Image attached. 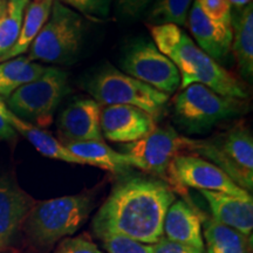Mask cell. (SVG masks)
Masks as SVG:
<instances>
[{"instance_id": "obj_13", "label": "cell", "mask_w": 253, "mask_h": 253, "mask_svg": "<svg viewBox=\"0 0 253 253\" xmlns=\"http://www.w3.org/2000/svg\"><path fill=\"white\" fill-rule=\"evenodd\" d=\"M36 203L13 176L0 175V250L11 244Z\"/></svg>"}, {"instance_id": "obj_1", "label": "cell", "mask_w": 253, "mask_h": 253, "mask_svg": "<svg viewBox=\"0 0 253 253\" xmlns=\"http://www.w3.org/2000/svg\"><path fill=\"white\" fill-rule=\"evenodd\" d=\"M175 201L176 192L161 179H125L114 188L97 212L95 232L119 233L154 245L164 236V218Z\"/></svg>"}, {"instance_id": "obj_15", "label": "cell", "mask_w": 253, "mask_h": 253, "mask_svg": "<svg viewBox=\"0 0 253 253\" xmlns=\"http://www.w3.org/2000/svg\"><path fill=\"white\" fill-rule=\"evenodd\" d=\"M186 25L195 38L196 45L214 61H223L229 55L233 40L232 25L208 18L196 0L189 11Z\"/></svg>"}, {"instance_id": "obj_33", "label": "cell", "mask_w": 253, "mask_h": 253, "mask_svg": "<svg viewBox=\"0 0 253 253\" xmlns=\"http://www.w3.org/2000/svg\"><path fill=\"white\" fill-rule=\"evenodd\" d=\"M229 1H230L231 6L233 5L237 9H239V8L242 9L243 7H245L246 5L251 4L252 0H229Z\"/></svg>"}, {"instance_id": "obj_12", "label": "cell", "mask_w": 253, "mask_h": 253, "mask_svg": "<svg viewBox=\"0 0 253 253\" xmlns=\"http://www.w3.org/2000/svg\"><path fill=\"white\" fill-rule=\"evenodd\" d=\"M102 136L118 143H131L145 137L157 128L153 116L132 106H104L101 108Z\"/></svg>"}, {"instance_id": "obj_28", "label": "cell", "mask_w": 253, "mask_h": 253, "mask_svg": "<svg viewBox=\"0 0 253 253\" xmlns=\"http://www.w3.org/2000/svg\"><path fill=\"white\" fill-rule=\"evenodd\" d=\"M203 13L214 21L232 25V6L229 0H196Z\"/></svg>"}, {"instance_id": "obj_6", "label": "cell", "mask_w": 253, "mask_h": 253, "mask_svg": "<svg viewBox=\"0 0 253 253\" xmlns=\"http://www.w3.org/2000/svg\"><path fill=\"white\" fill-rule=\"evenodd\" d=\"M86 88L100 106L137 107L155 120L162 116L170 97L113 67H106L94 74L87 81Z\"/></svg>"}, {"instance_id": "obj_22", "label": "cell", "mask_w": 253, "mask_h": 253, "mask_svg": "<svg viewBox=\"0 0 253 253\" xmlns=\"http://www.w3.org/2000/svg\"><path fill=\"white\" fill-rule=\"evenodd\" d=\"M46 69L45 66L30 61L25 55L0 62V99H7L18 88L37 80Z\"/></svg>"}, {"instance_id": "obj_4", "label": "cell", "mask_w": 253, "mask_h": 253, "mask_svg": "<svg viewBox=\"0 0 253 253\" xmlns=\"http://www.w3.org/2000/svg\"><path fill=\"white\" fill-rule=\"evenodd\" d=\"M248 109L246 100L223 96L199 84L183 88L173 100L176 123L190 134H202Z\"/></svg>"}, {"instance_id": "obj_27", "label": "cell", "mask_w": 253, "mask_h": 253, "mask_svg": "<svg viewBox=\"0 0 253 253\" xmlns=\"http://www.w3.org/2000/svg\"><path fill=\"white\" fill-rule=\"evenodd\" d=\"M62 5L74 8L79 14L82 13L87 17L95 19H103L109 15L110 6L113 0H55Z\"/></svg>"}, {"instance_id": "obj_9", "label": "cell", "mask_w": 253, "mask_h": 253, "mask_svg": "<svg viewBox=\"0 0 253 253\" xmlns=\"http://www.w3.org/2000/svg\"><path fill=\"white\" fill-rule=\"evenodd\" d=\"M196 156L208 158L246 191L253 189V138L249 126L237 125L211 140H199Z\"/></svg>"}, {"instance_id": "obj_23", "label": "cell", "mask_w": 253, "mask_h": 253, "mask_svg": "<svg viewBox=\"0 0 253 253\" xmlns=\"http://www.w3.org/2000/svg\"><path fill=\"white\" fill-rule=\"evenodd\" d=\"M207 253H249V237L213 218L203 221Z\"/></svg>"}, {"instance_id": "obj_8", "label": "cell", "mask_w": 253, "mask_h": 253, "mask_svg": "<svg viewBox=\"0 0 253 253\" xmlns=\"http://www.w3.org/2000/svg\"><path fill=\"white\" fill-rule=\"evenodd\" d=\"M69 90L68 75L60 68L47 67L40 78L9 95L5 104L15 116L42 128L52 123L53 114Z\"/></svg>"}, {"instance_id": "obj_16", "label": "cell", "mask_w": 253, "mask_h": 253, "mask_svg": "<svg viewBox=\"0 0 253 253\" xmlns=\"http://www.w3.org/2000/svg\"><path fill=\"white\" fill-rule=\"evenodd\" d=\"M166 238L204 252L202 220L195 209L185 201H175L168 209L163 223Z\"/></svg>"}, {"instance_id": "obj_34", "label": "cell", "mask_w": 253, "mask_h": 253, "mask_svg": "<svg viewBox=\"0 0 253 253\" xmlns=\"http://www.w3.org/2000/svg\"><path fill=\"white\" fill-rule=\"evenodd\" d=\"M8 0H0V17L4 14L6 7H7Z\"/></svg>"}, {"instance_id": "obj_29", "label": "cell", "mask_w": 253, "mask_h": 253, "mask_svg": "<svg viewBox=\"0 0 253 253\" xmlns=\"http://www.w3.org/2000/svg\"><path fill=\"white\" fill-rule=\"evenodd\" d=\"M156 0H115V12L125 20L141 18Z\"/></svg>"}, {"instance_id": "obj_18", "label": "cell", "mask_w": 253, "mask_h": 253, "mask_svg": "<svg viewBox=\"0 0 253 253\" xmlns=\"http://www.w3.org/2000/svg\"><path fill=\"white\" fill-rule=\"evenodd\" d=\"M207 199L212 218L224 225L232 227L246 237L253 230V199L246 201L220 192L201 191Z\"/></svg>"}, {"instance_id": "obj_7", "label": "cell", "mask_w": 253, "mask_h": 253, "mask_svg": "<svg viewBox=\"0 0 253 253\" xmlns=\"http://www.w3.org/2000/svg\"><path fill=\"white\" fill-rule=\"evenodd\" d=\"M84 31V18L54 0L48 20L28 48L27 58L34 62H69L80 49Z\"/></svg>"}, {"instance_id": "obj_3", "label": "cell", "mask_w": 253, "mask_h": 253, "mask_svg": "<svg viewBox=\"0 0 253 253\" xmlns=\"http://www.w3.org/2000/svg\"><path fill=\"white\" fill-rule=\"evenodd\" d=\"M93 207L91 196L84 194L37 202L23 226L34 243L48 246L77 232Z\"/></svg>"}, {"instance_id": "obj_32", "label": "cell", "mask_w": 253, "mask_h": 253, "mask_svg": "<svg viewBox=\"0 0 253 253\" xmlns=\"http://www.w3.org/2000/svg\"><path fill=\"white\" fill-rule=\"evenodd\" d=\"M17 137V131L0 114V141H12Z\"/></svg>"}, {"instance_id": "obj_25", "label": "cell", "mask_w": 253, "mask_h": 253, "mask_svg": "<svg viewBox=\"0 0 253 253\" xmlns=\"http://www.w3.org/2000/svg\"><path fill=\"white\" fill-rule=\"evenodd\" d=\"M194 0H156L149 9L148 20L151 25H186Z\"/></svg>"}, {"instance_id": "obj_5", "label": "cell", "mask_w": 253, "mask_h": 253, "mask_svg": "<svg viewBox=\"0 0 253 253\" xmlns=\"http://www.w3.org/2000/svg\"><path fill=\"white\" fill-rule=\"evenodd\" d=\"M199 140L185 137L171 126L156 128L145 137L122 145V153L131 160L132 167L160 177L175 191L173 161L179 155H195Z\"/></svg>"}, {"instance_id": "obj_11", "label": "cell", "mask_w": 253, "mask_h": 253, "mask_svg": "<svg viewBox=\"0 0 253 253\" xmlns=\"http://www.w3.org/2000/svg\"><path fill=\"white\" fill-rule=\"evenodd\" d=\"M172 177L175 192L186 194V188H194L252 201L251 194L237 185L223 170L196 155L177 156L172 164Z\"/></svg>"}, {"instance_id": "obj_17", "label": "cell", "mask_w": 253, "mask_h": 253, "mask_svg": "<svg viewBox=\"0 0 253 253\" xmlns=\"http://www.w3.org/2000/svg\"><path fill=\"white\" fill-rule=\"evenodd\" d=\"M0 114L7 120V122L14 128V130L24 136L30 143L33 145L41 155L45 157L53 158V160L62 161V162L81 164L84 166V161L73 155L61 141L56 140L50 132L45 129L39 128V126L28 123L15 116L13 113L9 110L2 99H0Z\"/></svg>"}, {"instance_id": "obj_2", "label": "cell", "mask_w": 253, "mask_h": 253, "mask_svg": "<svg viewBox=\"0 0 253 253\" xmlns=\"http://www.w3.org/2000/svg\"><path fill=\"white\" fill-rule=\"evenodd\" d=\"M149 31L155 46L178 69L181 89L199 84L223 96L249 99L245 84L199 48L181 27L172 24L150 25Z\"/></svg>"}, {"instance_id": "obj_30", "label": "cell", "mask_w": 253, "mask_h": 253, "mask_svg": "<svg viewBox=\"0 0 253 253\" xmlns=\"http://www.w3.org/2000/svg\"><path fill=\"white\" fill-rule=\"evenodd\" d=\"M54 253H102L86 236L63 239Z\"/></svg>"}, {"instance_id": "obj_14", "label": "cell", "mask_w": 253, "mask_h": 253, "mask_svg": "<svg viewBox=\"0 0 253 253\" xmlns=\"http://www.w3.org/2000/svg\"><path fill=\"white\" fill-rule=\"evenodd\" d=\"M100 115L101 106L93 99H79L72 102L58 119V131L63 143L103 141Z\"/></svg>"}, {"instance_id": "obj_26", "label": "cell", "mask_w": 253, "mask_h": 253, "mask_svg": "<svg viewBox=\"0 0 253 253\" xmlns=\"http://www.w3.org/2000/svg\"><path fill=\"white\" fill-rule=\"evenodd\" d=\"M102 239L108 253H153V245L144 244L119 233L103 232L97 235Z\"/></svg>"}, {"instance_id": "obj_20", "label": "cell", "mask_w": 253, "mask_h": 253, "mask_svg": "<svg viewBox=\"0 0 253 253\" xmlns=\"http://www.w3.org/2000/svg\"><path fill=\"white\" fill-rule=\"evenodd\" d=\"M233 40L231 50L235 55L239 73L246 81L253 78V6L246 5L232 19Z\"/></svg>"}, {"instance_id": "obj_10", "label": "cell", "mask_w": 253, "mask_h": 253, "mask_svg": "<svg viewBox=\"0 0 253 253\" xmlns=\"http://www.w3.org/2000/svg\"><path fill=\"white\" fill-rule=\"evenodd\" d=\"M126 75L167 95L181 86V75L173 62L150 41H137L128 47L121 61Z\"/></svg>"}, {"instance_id": "obj_31", "label": "cell", "mask_w": 253, "mask_h": 253, "mask_svg": "<svg viewBox=\"0 0 253 253\" xmlns=\"http://www.w3.org/2000/svg\"><path fill=\"white\" fill-rule=\"evenodd\" d=\"M153 246V253H203L189 248V246L171 242L164 236Z\"/></svg>"}, {"instance_id": "obj_21", "label": "cell", "mask_w": 253, "mask_h": 253, "mask_svg": "<svg viewBox=\"0 0 253 253\" xmlns=\"http://www.w3.org/2000/svg\"><path fill=\"white\" fill-rule=\"evenodd\" d=\"M53 1L54 0H33V1H30L26 11H25L23 27H21L17 42L0 59V62L24 55V53L27 52L32 42L39 34L41 28L48 20Z\"/></svg>"}, {"instance_id": "obj_24", "label": "cell", "mask_w": 253, "mask_h": 253, "mask_svg": "<svg viewBox=\"0 0 253 253\" xmlns=\"http://www.w3.org/2000/svg\"><path fill=\"white\" fill-rule=\"evenodd\" d=\"M31 0H8L4 14L0 17V59L17 42L24 15Z\"/></svg>"}, {"instance_id": "obj_19", "label": "cell", "mask_w": 253, "mask_h": 253, "mask_svg": "<svg viewBox=\"0 0 253 253\" xmlns=\"http://www.w3.org/2000/svg\"><path fill=\"white\" fill-rule=\"evenodd\" d=\"M63 145L86 164L102 168L110 172L123 173L134 168L129 156L112 149L103 141L67 142Z\"/></svg>"}]
</instances>
